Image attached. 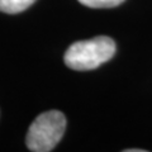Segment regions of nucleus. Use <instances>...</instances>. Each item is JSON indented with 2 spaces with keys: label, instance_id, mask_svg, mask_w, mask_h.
Here are the masks:
<instances>
[{
  "label": "nucleus",
  "instance_id": "2",
  "mask_svg": "<svg viewBox=\"0 0 152 152\" xmlns=\"http://www.w3.org/2000/svg\"><path fill=\"white\" fill-rule=\"evenodd\" d=\"M66 129V118L58 110L39 114L31 124L26 143L29 151L50 152L62 138Z\"/></svg>",
  "mask_w": 152,
  "mask_h": 152
},
{
  "label": "nucleus",
  "instance_id": "5",
  "mask_svg": "<svg viewBox=\"0 0 152 152\" xmlns=\"http://www.w3.org/2000/svg\"><path fill=\"white\" fill-rule=\"evenodd\" d=\"M126 152H145V150H141V148L140 150H133L132 148V150H126Z\"/></svg>",
  "mask_w": 152,
  "mask_h": 152
},
{
  "label": "nucleus",
  "instance_id": "4",
  "mask_svg": "<svg viewBox=\"0 0 152 152\" xmlns=\"http://www.w3.org/2000/svg\"><path fill=\"white\" fill-rule=\"evenodd\" d=\"M77 1L89 8H113L122 4L124 0H77Z\"/></svg>",
  "mask_w": 152,
  "mask_h": 152
},
{
  "label": "nucleus",
  "instance_id": "1",
  "mask_svg": "<svg viewBox=\"0 0 152 152\" xmlns=\"http://www.w3.org/2000/svg\"><path fill=\"white\" fill-rule=\"evenodd\" d=\"M115 53V42L110 37L98 36L91 39L79 41L65 52L64 61L67 67L76 71H88L105 64Z\"/></svg>",
  "mask_w": 152,
  "mask_h": 152
},
{
  "label": "nucleus",
  "instance_id": "3",
  "mask_svg": "<svg viewBox=\"0 0 152 152\" xmlns=\"http://www.w3.org/2000/svg\"><path fill=\"white\" fill-rule=\"evenodd\" d=\"M36 0H0V12L17 14L28 9Z\"/></svg>",
  "mask_w": 152,
  "mask_h": 152
}]
</instances>
